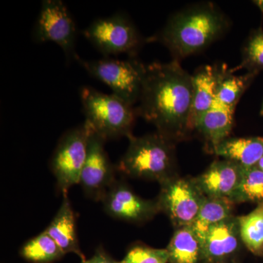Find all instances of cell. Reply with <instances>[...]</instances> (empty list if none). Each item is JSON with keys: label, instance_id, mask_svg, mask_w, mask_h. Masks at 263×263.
<instances>
[{"label": "cell", "instance_id": "4316f807", "mask_svg": "<svg viewBox=\"0 0 263 263\" xmlns=\"http://www.w3.org/2000/svg\"><path fill=\"white\" fill-rule=\"evenodd\" d=\"M252 3L263 13V0H255V1L252 2Z\"/></svg>", "mask_w": 263, "mask_h": 263}, {"label": "cell", "instance_id": "8992f818", "mask_svg": "<svg viewBox=\"0 0 263 263\" xmlns=\"http://www.w3.org/2000/svg\"><path fill=\"white\" fill-rule=\"evenodd\" d=\"M83 34L105 57L126 53L134 58L143 44L135 24L120 13L96 19Z\"/></svg>", "mask_w": 263, "mask_h": 263}, {"label": "cell", "instance_id": "5bb4252c", "mask_svg": "<svg viewBox=\"0 0 263 263\" xmlns=\"http://www.w3.org/2000/svg\"><path fill=\"white\" fill-rule=\"evenodd\" d=\"M62 195L61 206L45 231L56 242L64 254H75L82 262L86 258L78 239L75 213L69 200L68 193Z\"/></svg>", "mask_w": 263, "mask_h": 263}, {"label": "cell", "instance_id": "9a60e30c", "mask_svg": "<svg viewBox=\"0 0 263 263\" xmlns=\"http://www.w3.org/2000/svg\"><path fill=\"white\" fill-rule=\"evenodd\" d=\"M219 66L203 65L193 76V106L190 118V129L193 131L200 118L216 101V87L219 79Z\"/></svg>", "mask_w": 263, "mask_h": 263}, {"label": "cell", "instance_id": "8fae6325", "mask_svg": "<svg viewBox=\"0 0 263 263\" xmlns=\"http://www.w3.org/2000/svg\"><path fill=\"white\" fill-rule=\"evenodd\" d=\"M102 202L109 216L128 222H145L160 212L157 200L142 198L127 185L118 181L110 189Z\"/></svg>", "mask_w": 263, "mask_h": 263}, {"label": "cell", "instance_id": "2e32d148", "mask_svg": "<svg viewBox=\"0 0 263 263\" xmlns=\"http://www.w3.org/2000/svg\"><path fill=\"white\" fill-rule=\"evenodd\" d=\"M235 109L216 101L195 124L194 130L201 135L211 152L229 138L234 124Z\"/></svg>", "mask_w": 263, "mask_h": 263}, {"label": "cell", "instance_id": "44dd1931", "mask_svg": "<svg viewBox=\"0 0 263 263\" xmlns=\"http://www.w3.org/2000/svg\"><path fill=\"white\" fill-rule=\"evenodd\" d=\"M237 217L242 243L254 255L263 257V203L247 215Z\"/></svg>", "mask_w": 263, "mask_h": 263}, {"label": "cell", "instance_id": "5b68a950", "mask_svg": "<svg viewBox=\"0 0 263 263\" xmlns=\"http://www.w3.org/2000/svg\"><path fill=\"white\" fill-rule=\"evenodd\" d=\"M74 59L90 76L108 86L117 98L133 106L138 103L144 74L143 63L134 58L128 60L105 58L87 61L76 54Z\"/></svg>", "mask_w": 263, "mask_h": 263}, {"label": "cell", "instance_id": "3957f363", "mask_svg": "<svg viewBox=\"0 0 263 263\" xmlns=\"http://www.w3.org/2000/svg\"><path fill=\"white\" fill-rule=\"evenodd\" d=\"M118 171L135 179L162 183L176 174L175 142L156 132L141 137L131 136Z\"/></svg>", "mask_w": 263, "mask_h": 263}, {"label": "cell", "instance_id": "4fadbf2b", "mask_svg": "<svg viewBox=\"0 0 263 263\" xmlns=\"http://www.w3.org/2000/svg\"><path fill=\"white\" fill-rule=\"evenodd\" d=\"M240 243L242 242L237 216H233L212 226L202 240L205 262H226L238 252Z\"/></svg>", "mask_w": 263, "mask_h": 263}, {"label": "cell", "instance_id": "52a82bcc", "mask_svg": "<svg viewBox=\"0 0 263 263\" xmlns=\"http://www.w3.org/2000/svg\"><path fill=\"white\" fill-rule=\"evenodd\" d=\"M91 129L84 124L67 131L59 141L51 160V169L62 195L79 184L87 156Z\"/></svg>", "mask_w": 263, "mask_h": 263}, {"label": "cell", "instance_id": "484cf974", "mask_svg": "<svg viewBox=\"0 0 263 263\" xmlns=\"http://www.w3.org/2000/svg\"><path fill=\"white\" fill-rule=\"evenodd\" d=\"M81 263H121V261L116 260L111 256L105 252L103 249H99L91 258L86 259Z\"/></svg>", "mask_w": 263, "mask_h": 263}, {"label": "cell", "instance_id": "277c9868", "mask_svg": "<svg viewBox=\"0 0 263 263\" xmlns=\"http://www.w3.org/2000/svg\"><path fill=\"white\" fill-rule=\"evenodd\" d=\"M81 100L90 129L105 141L129 138L137 110L115 95H107L89 86L81 89Z\"/></svg>", "mask_w": 263, "mask_h": 263}, {"label": "cell", "instance_id": "30bf717a", "mask_svg": "<svg viewBox=\"0 0 263 263\" xmlns=\"http://www.w3.org/2000/svg\"><path fill=\"white\" fill-rule=\"evenodd\" d=\"M105 140L91 131L79 184L87 196L102 201L116 183L115 171L105 148Z\"/></svg>", "mask_w": 263, "mask_h": 263}, {"label": "cell", "instance_id": "e0dca14e", "mask_svg": "<svg viewBox=\"0 0 263 263\" xmlns=\"http://www.w3.org/2000/svg\"><path fill=\"white\" fill-rule=\"evenodd\" d=\"M212 153L243 167H254L263 157V137L228 138L217 145Z\"/></svg>", "mask_w": 263, "mask_h": 263}, {"label": "cell", "instance_id": "d4e9b609", "mask_svg": "<svg viewBox=\"0 0 263 263\" xmlns=\"http://www.w3.org/2000/svg\"><path fill=\"white\" fill-rule=\"evenodd\" d=\"M121 263H170L167 249L136 245L127 251Z\"/></svg>", "mask_w": 263, "mask_h": 263}, {"label": "cell", "instance_id": "6da1fadb", "mask_svg": "<svg viewBox=\"0 0 263 263\" xmlns=\"http://www.w3.org/2000/svg\"><path fill=\"white\" fill-rule=\"evenodd\" d=\"M193 99V76L179 61L145 65L137 114L157 133L175 143L187 138Z\"/></svg>", "mask_w": 263, "mask_h": 263}, {"label": "cell", "instance_id": "603a6c76", "mask_svg": "<svg viewBox=\"0 0 263 263\" xmlns=\"http://www.w3.org/2000/svg\"><path fill=\"white\" fill-rule=\"evenodd\" d=\"M229 200L233 203H263V172L257 167H243L239 185Z\"/></svg>", "mask_w": 263, "mask_h": 263}, {"label": "cell", "instance_id": "9c48e42d", "mask_svg": "<svg viewBox=\"0 0 263 263\" xmlns=\"http://www.w3.org/2000/svg\"><path fill=\"white\" fill-rule=\"evenodd\" d=\"M76 26L72 15L61 0H44L34 29L38 43H56L67 60L75 57Z\"/></svg>", "mask_w": 263, "mask_h": 263}, {"label": "cell", "instance_id": "7402d4cb", "mask_svg": "<svg viewBox=\"0 0 263 263\" xmlns=\"http://www.w3.org/2000/svg\"><path fill=\"white\" fill-rule=\"evenodd\" d=\"M20 255L31 263H53L60 260L65 254L44 230L22 247Z\"/></svg>", "mask_w": 263, "mask_h": 263}, {"label": "cell", "instance_id": "d6986e66", "mask_svg": "<svg viewBox=\"0 0 263 263\" xmlns=\"http://www.w3.org/2000/svg\"><path fill=\"white\" fill-rule=\"evenodd\" d=\"M257 76L252 72L235 76L224 64L219 66L216 101L226 106L235 108L242 95L245 94Z\"/></svg>", "mask_w": 263, "mask_h": 263}, {"label": "cell", "instance_id": "ba28073f", "mask_svg": "<svg viewBox=\"0 0 263 263\" xmlns=\"http://www.w3.org/2000/svg\"><path fill=\"white\" fill-rule=\"evenodd\" d=\"M157 201L160 212L171 219L176 229L193 226L205 196L193 179L176 176L160 183Z\"/></svg>", "mask_w": 263, "mask_h": 263}, {"label": "cell", "instance_id": "ffe728a7", "mask_svg": "<svg viewBox=\"0 0 263 263\" xmlns=\"http://www.w3.org/2000/svg\"><path fill=\"white\" fill-rule=\"evenodd\" d=\"M233 204L228 198L205 197L193 226L201 240L209 228L234 216Z\"/></svg>", "mask_w": 263, "mask_h": 263}, {"label": "cell", "instance_id": "ac0fdd59", "mask_svg": "<svg viewBox=\"0 0 263 263\" xmlns=\"http://www.w3.org/2000/svg\"><path fill=\"white\" fill-rule=\"evenodd\" d=\"M166 249L170 263H206L202 240L193 226L176 229Z\"/></svg>", "mask_w": 263, "mask_h": 263}, {"label": "cell", "instance_id": "83f0119b", "mask_svg": "<svg viewBox=\"0 0 263 263\" xmlns=\"http://www.w3.org/2000/svg\"><path fill=\"white\" fill-rule=\"evenodd\" d=\"M254 167H257V169L259 170V171H262L263 172V157L260 159V160L257 162V164H256Z\"/></svg>", "mask_w": 263, "mask_h": 263}, {"label": "cell", "instance_id": "7a4b0ae2", "mask_svg": "<svg viewBox=\"0 0 263 263\" xmlns=\"http://www.w3.org/2000/svg\"><path fill=\"white\" fill-rule=\"evenodd\" d=\"M230 26V19L217 5L197 3L175 13L160 32L146 41L164 45L179 61L203 51L222 37Z\"/></svg>", "mask_w": 263, "mask_h": 263}, {"label": "cell", "instance_id": "f1b7e54d", "mask_svg": "<svg viewBox=\"0 0 263 263\" xmlns=\"http://www.w3.org/2000/svg\"><path fill=\"white\" fill-rule=\"evenodd\" d=\"M260 115L262 116V117H263V103L262 105V108H261Z\"/></svg>", "mask_w": 263, "mask_h": 263}, {"label": "cell", "instance_id": "cb8c5ba5", "mask_svg": "<svg viewBox=\"0 0 263 263\" xmlns=\"http://www.w3.org/2000/svg\"><path fill=\"white\" fill-rule=\"evenodd\" d=\"M240 69H246L247 72L258 75L263 71V29L259 27L254 29L246 40L241 50L240 65L230 71L233 73Z\"/></svg>", "mask_w": 263, "mask_h": 263}, {"label": "cell", "instance_id": "7c38bea8", "mask_svg": "<svg viewBox=\"0 0 263 263\" xmlns=\"http://www.w3.org/2000/svg\"><path fill=\"white\" fill-rule=\"evenodd\" d=\"M243 167L230 160L214 162L202 174L193 178L205 197L230 198L239 185Z\"/></svg>", "mask_w": 263, "mask_h": 263}]
</instances>
